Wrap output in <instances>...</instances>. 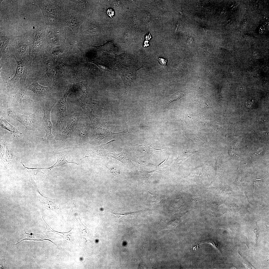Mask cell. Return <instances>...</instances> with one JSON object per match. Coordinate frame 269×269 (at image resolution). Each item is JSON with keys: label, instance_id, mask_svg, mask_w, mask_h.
I'll return each mask as SVG.
<instances>
[{"label": "cell", "instance_id": "1", "mask_svg": "<svg viewBox=\"0 0 269 269\" xmlns=\"http://www.w3.org/2000/svg\"><path fill=\"white\" fill-rule=\"evenodd\" d=\"M84 19V13L77 4L71 0H64L60 26L70 27L77 38L79 28Z\"/></svg>", "mask_w": 269, "mask_h": 269}, {"label": "cell", "instance_id": "2", "mask_svg": "<svg viewBox=\"0 0 269 269\" xmlns=\"http://www.w3.org/2000/svg\"><path fill=\"white\" fill-rule=\"evenodd\" d=\"M14 75L7 82V87L9 94H14L22 90H27L25 80L33 61L30 59L18 60Z\"/></svg>", "mask_w": 269, "mask_h": 269}, {"label": "cell", "instance_id": "3", "mask_svg": "<svg viewBox=\"0 0 269 269\" xmlns=\"http://www.w3.org/2000/svg\"><path fill=\"white\" fill-rule=\"evenodd\" d=\"M64 4V0H43L39 2V5L47 25H60Z\"/></svg>", "mask_w": 269, "mask_h": 269}, {"label": "cell", "instance_id": "4", "mask_svg": "<svg viewBox=\"0 0 269 269\" xmlns=\"http://www.w3.org/2000/svg\"><path fill=\"white\" fill-rule=\"evenodd\" d=\"M28 90L21 91L14 94H8L6 101L9 107L16 111L32 113L37 111L35 110L36 105L32 99L31 94Z\"/></svg>", "mask_w": 269, "mask_h": 269}, {"label": "cell", "instance_id": "5", "mask_svg": "<svg viewBox=\"0 0 269 269\" xmlns=\"http://www.w3.org/2000/svg\"><path fill=\"white\" fill-rule=\"evenodd\" d=\"M7 115L19 122L27 130L35 129L39 123V111L37 110L33 113L24 115L9 108L7 110Z\"/></svg>", "mask_w": 269, "mask_h": 269}, {"label": "cell", "instance_id": "6", "mask_svg": "<svg viewBox=\"0 0 269 269\" xmlns=\"http://www.w3.org/2000/svg\"><path fill=\"white\" fill-rule=\"evenodd\" d=\"M69 92V88L68 85L64 95L58 103L57 121L55 127L59 130L63 127L64 123L67 116L66 102Z\"/></svg>", "mask_w": 269, "mask_h": 269}, {"label": "cell", "instance_id": "7", "mask_svg": "<svg viewBox=\"0 0 269 269\" xmlns=\"http://www.w3.org/2000/svg\"><path fill=\"white\" fill-rule=\"evenodd\" d=\"M55 105L54 104L51 106L50 102H46L42 107L43 112V122L44 126V129L46 132L45 136L42 138L43 141H45L48 136L53 139V137L51 133L53 126L50 119V114L51 110Z\"/></svg>", "mask_w": 269, "mask_h": 269}, {"label": "cell", "instance_id": "8", "mask_svg": "<svg viewBox=\"0 0 269 269\" xmlns=\"http://www.w3.org/2000/svg\"><path fill=\"white\" fill-rule=\"evenodd\" d=\"M117 72L121 77L124 86V94H131V84L133 78V73L120 64H116Z\"/></svg>", "mask_w": 269, "mask_h": 269}, {"label": "cell", "instance_id": "9", "mask_svg": "<svg viewBox=\"0 0 269 269\" xmlns=\"http://www.w3.org/2000/svg\"><path fill=\"white\" fill-rule=\"evenodd\" d=\"M37 81L38 80L36 78L32 84L27 86V90L32 91L35 96L39 98L48 95L51 91L52 87L42 86L38 83Z\"/></svg>", "mask_w": 269, "mask_h": 269}, {"label": "cell", "instance_id": "10", "mask_svg": "<svg viewBox=\"0 0 269 269\" xmlns=\"http://www.w3.org/2000/svg\"><path fill=\"white\" fill-rule=\"evenodd\" d=\"M79 116L77 111L70 116L67 123V126L63 132L62 136L63 139L70 137L76 126Z\"/></svg>", "mask_w": 269, "mask_h": 269}, {"label": "cell", "instance_id": "11", "mask_svg": "<svg viewBox=\"0 0 269 269\" xmlns=\"http://www.w3.org/2000/svg\"><path fill=\"white\" fill-rule=\"evenodd\" d=\"M39 196V199L43 207L47 209L56 211L60 208L59 202L56 200L47 198L40 194L37 189H36Z\"/></svg>", "mask_w": 269, "mask_h": 269}, {"label": "cell", "instance_id": "12", "mask_svg": "<svg viewBox=\"0 0 269 269\" xmlns=\"http://www.w3.org/2000/svg\"><path fill=\"white\" fill-rule=\"evenodd\" d=\"M0 124L2 128L9 131L11 134L14 137H19L21 133L18 131L17 128L10 124L2 117L0 118Z\"/></svg>", "mask_w": 269, "mask_h": 269}, {"label": "cell", "instance_id": "13", "mask_svg": "<svg viewBox=\"0 0 269 269\" xmlns=\"http://www.w3.org/2000/svg\"><path fill=\"white\" fill-rule=\"evenodd\" d=\"M80 104L84 113L88 117L92 124H95L98 122L96 115L91 107L83 102H81Z\"/></svg>", "mask_w": 269, "mask_h": 269}, {"label": "cell", "instance_id": "14", "mask_svg": "<svg viewBox=\"0 0 269 269\" xmlns=\"http://www.w3.org/2000/svg\"><path fill=\"white\" fill-rule=\"evenodd\" d=\"M140 212H137L130 213L121 214L113 211L112 213L115 215L117 217V222L123 224L128 220H131L137 217L140 214Z\"/></svg>", "mask_w": 269, "mask_h": 269}, {"label": "cell", "instance_id": "15", "mask_svg": "<svg viewBox=\"0 0 269 269\" xmlns=\"http://www.w3.org/2000/svg\"><path fill=\"white\" fill-rule=\"evenodd\" d=\"M57 160L56 162L51 166L48 168H35V169H49L51 170L52 169L56 167H59L66 164L70 163L75 164L79 165L78 163L70 162L68 161L66 159V156L63 154H61L58 155L57 156Z\"/></svg>", "mask_w": 269, "mask_h": 269}, {"label": "cell", "instance_id": "16", "mask_svg": "<svg viewBox=\"0 0 269 269\" xmlns=\"http://www.w3.org/2000/svg\"><path fill=\"white\" fill-rule=\"evenodd\" d=\"M79 137L82 141L88 140V135L87 127L84 124L80 125L78 130Z\"/></svg>", "mask_w": 269, "mask_h": 269}, {"label": "cell", "instance_id": "17", "mask_svg": "<svg viewBox=\"0 0 269 269\" xmlns=\"http://www.w3.org/2000/svg\"><path fill=\"white\" fill-rule=\"evenodd\" d=\"M5 159L6 161L9 163L12 162L14 160L15 154L13 150L9 145L6 146Z\"/></svg>", "mask_w": 269, "mask_h": 269}, {"label": "cell", "instance_id": "18", "mask_svg": "<svg viewBox=\"0 0 269 269\" xmlns=\"http://www.w3.org/2000/svg\"><path fill=\"white\" fill-rule=\"evenodd\" d=\"M147 200L150 203L156 204L160 203L161 199L156 194H151L149 193L148 194Z\"/></svg>", "mask_w": 269, "mask_h": 269}, {"label": "cell", "instance_id": "19", "mask_svg": "<svg viewBox=\"0 0 269 269\" xmlns=\"http://www.w3.org/2000/svg\"><path fill=\"white\" fill-rule=\"evenodd\" d=\"M101 50L109 52H113L115 50V47L114 46L113 43H108L104 45H102L99 47Z\"/></svg>", "mask_w": 269, "mask_h": 269}, {"label": "cell", "instance_id": "20", "mask_svg": "<svg viewBox=\"0 0 269 269\" xmlns=\"http://www.w3.org/2000/svg\"><path fill=\"white\" fill-rule=\"evenodd\" d=\"M184 94L181 92L175 93L170 98L168 102L169 104L174 101L180 99L184 95Z\"/></svg>", "mask_w": 269, "mask_h": 269}, {"label": "cell", "instance_id": "21", "mask_svg": "<svg viewBox=\"0 0 269 269\" xmlns=\"http://www.w3.org/2000/svg\"><path fill=\"white\" fill-rule=\"evenodd\" d=\"M4 147L3 144H0V157L1 159H3L4 154Z\"/></svg>", "mask_w": 269, "mask_h": 269}, {"label": "cell", "instance_id": "22", "mask_svg": "<svg viewBox=\"0 0 269 269\" xmlns=\"http://www.w3.org/2000/svg\"><path fill=\"white\" fill-rule=\"evenodd\" d=\"M160 63L163 66H166V64L167 62V60L160 58L158 59Z\"/></svg>", "mask_w": 269, "mask_h": 269}, {"label": "cell", "instance_id": "23", "mask_svg": "<svg viewBox=\"0 0 269 269\" xmlns=\"http://www.w3.org/2000/svg\"><path fill=\"white\" fill-rule=\"evenodd\" d=\"M107 13L108 15L111 18L113 17L114 15V12L111 9H108L107 11Z\"/></svg>", "mask_w": 269, "mask_h": 269}, {"label": "cell", "instance_id": "24", "mask_svg": "<svg viewBox=\"0 0 269 269\" xmlns=\"http://www.w3.org/2000/svg\"><path fill=\"white\" fill-rule=\"evenodd\" d=\"M208 243L210 244L211 245H212V246H213V247H214V248H215L216 249L218 250L219 249V247L218 246V245H217L216 244H217L216 243H215L214 242L212 241H209L207 242V243Z\"/></svg>", "mask_w": 269, "mask_h": 269}, {"label": "cell", "instance_id": "25", "mask_svg": "<svg viewBox=\"0 0 269 269\" xmlns=\"http://www.w3.org/2000/svg\"><path fill=\"white\" fill-rule=\"evenodd\" d=\"M254 233L255 242H256L258 236V231L257 230H254Z\"/></svg>", "mask_w": 269, "mask_h": 269}, {"label": "cell", "instance_id": "26", "mask_svg": "<svg viewBox=\"0 0 269 269\" xmlns=\"http://www.w3.org/2000/svg\"><path fill=\"white\" fill-rule=\"evenodd\" d=\"M247 20L246 19L244 20L241 23L242 26H244L245 25L246 22H247Z\"/></svg>", "mask_w": 269, "mask_h": 269}, {"label": "cell", "instance_id": "27", "mask_svg": "<svg viewBox=\"0 0 269 269\" xmlns=\"http://www.w3.org/2000/svg\"><path fill=\"white\" fill-rule=\"evenodd\" d=\"M264 28L263 27H261L260 28V29L259 30V31H260V33H262L263 32L264 30Z\"/></svg>", "mask_w": 269, "mask_h": 269}, {"label": "cell", "instance_id": "28", "mask_svg": "<svg viewBox=\"0 0 269 269\" xmlns=\"http://www.w3.org/2000/svg\"><path fill=\"white\" fill-rule=\"evenodd\" d=\"M245 37L246 38H248L249 37V36L248 35H246Z\"/></svg>", "mask_w": 269, "mask_h": 269}]
</instances>
